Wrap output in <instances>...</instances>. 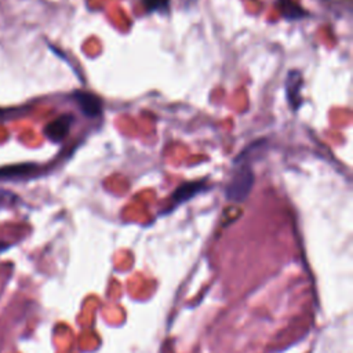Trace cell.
<instances>
[{
	"label": "cell",
	"mask_w": 353,
	"mask_h": 353,
	"mask_svg": "<svg viewBox=\"0 0 353 353\" xmlns=\"http://www.w3.org/2000/svg\"><path fill=\"white\" fill-rule=\"evenodd\" d=\"M80 110L85 117H97L102 112V103L101 99L91 94V92H84V91H76L73 94Z\"/></svg>",
	"instance_id": "cell-4"
},
{
	"label": "cell",
	"mask_w": 353,
	"mask_h": 353,
	"mask_svg": "<svg viewBox=\"0 0 353 353\" xmlns=\"http://www.w3.org/2000/svg\"><path fill=\"white\" fill-rule=\"evenodd\" d=\"M252 186H254V172L248 165L241 164L240 168L232 175L226 186V190H225L226 199L233 203H241L248 197Z\"/></svg>",
	"instance_id": "cell-1"
},
{
	"label": "cell",
	"mask_w": 353,
	"mask_h": 353,
	"mask_svg": "<svg viewBox=\"0 0 353 353\" xmlns=\"http://www.w3.org/2000/svg\"><path fill=\"white\" fill-rule=\"evenodd\" d=\"M303 85V79L299 70H291L288 72L287 77H285V92H287V99L290 106L296 110L301 103H302V90Z\"/></svg>",
	"instance_id": "cell-2"
},
{
	"label": "cell",
	"mask_w": 353,
	"mask_h": 353,
	"mask_svg": "<svg viewBox=\"0 0 353 353\" xmlns=\"http://www.w3.org/2000/svg\"><path fill=\"white\" fill-rule=\"evenodd\" d=\"M280 7H281V10L284 11V15H287V18H295V15H294L292 10H294V11H296V12H301V8H299V7H296L295 4L290 3V0H285V1H284V4H283V6H280Z\"/></svg>",
	"instance_id": "cell-8"
},
{
	"label": "cell",
	"mask_w": 353,
	"mask_h": 353,
	"mask_svg": "<svg viewBox=\"0 0 353 353\" xmlns=\"http://www.w3.org/2000/svg\"><path fill=\"white\" fill-rule=\"evenodd\" d=\"M73 120L74 119L72 114H62V116L54 119L44 128L46 137L52 142H61L69 134Z\"/></svg>",
	"instance_id": "cell-3"
},
{
	"label": "cell",
	"mask_w": 353,
	"mask_h": 353,
	"mask_svg": "<svg viewBox=\"0 0 353 353\" xmlns=\"http://www.w3.org/2000/svg\"><path fill=\"white\" fill-rule=\"evenodd\" d=\"M143 3L149 11H160L168 7V0H143Z\"/></svg>",
	"instance_id": "cell-7"
},
{
	"label": "cell",
	"mask_w": 353,
	"mask_h": 353,
	"mask_svg": "<svg viewBox=\"0 0 353 353\" xmlns=\"http://www.w3.org/2000/svg\"><path fill=\"white\" fill-rule=\"evenodd\" d=\"M8 247H10V245H8L7 243H4V241H0V254H1L3 251H6Z\"/></svg>",
	"instance_id": "cell-9"
},
{
	"label": "cell",
	"mask_w": 353,
	"mask_h": 353,
	"mask_svg": "<svg viewBox=\"0 0 353 353\" xmlns=\"http://www.w3.org/2000/svg\"><path fill=\"white\" fill-rule=\"evenodd\" d=\"M1 114H3V110H1V109H0V116H1Z\"/></svg>",
	"instance_id": "cell-10"
},
{
	"label": "cell",
	"mask_w": 353,
	"mask_h": 353,
	"mask_svg": "<svg viewBox=\"0 0 353 353\" xmlns=\"http://www.w3.org/2000/svg\"><path fill=\"white\" fill-rule=\"evenodd\" d=\"M37 171V165L32 163H19L11 164L0 168V179H15V178H25Z\"/></svg>",
	"instance_id": "cell-5"
},
{
	"label": "cell",
	"mask_w": 353,
	"mask_h": 353,
	"mask_svg": "<svg viewBox=\"0 0 353 353\" xmlns=\"http://www.w3.org/2000/svg\"><path fill=\"white\" fill-rule=\"evenodd\" d=\"M205 186L203 182H185L182 185H179L174 193H172V204L178 205L189 199H192L193 196H196L197 193H200L201 190H204Z\"/></svg>",
	"instance_id": "cell-6"
}]
</instances>
